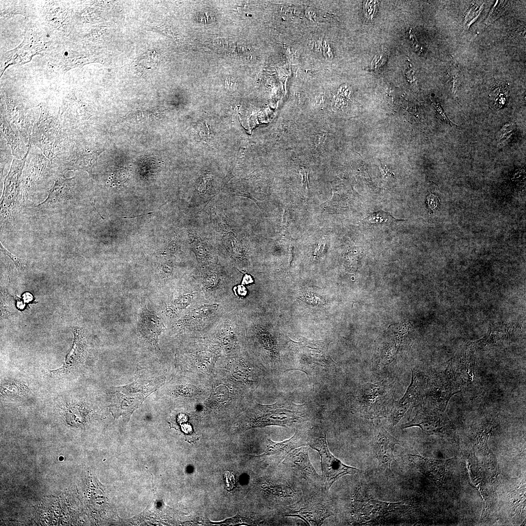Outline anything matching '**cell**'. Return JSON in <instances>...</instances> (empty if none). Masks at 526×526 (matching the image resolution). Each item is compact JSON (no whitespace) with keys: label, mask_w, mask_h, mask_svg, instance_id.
Wrapping results in <instances>:
<instances>
[{"label":"cell","mask_w":526,"mask_h":526,"mask_svg":"<svg viewBox=\"0 0 526 526\" xmlns=\"http://www.w3.org/2000/svg\"><path fill=\"white\" fill-rule=\"evenodd\" d=\"M394 392L395 383L390 378L361 385L349 396L351 411L367 419L387 417L394 406Z\"/></svg>","instance_id":"6da1fadb"},{"label":"cell","mask_w":526,"mask_h":526,"mask_svg":"<svg viewBox=\"0 0 526 526\" xmlns=\"http://www.w3.org/2000/svg\"><path fill=\"white\" fill-rule=\"evenodd\" d=\"M290 339L293 353L292 363L286 371L296 370L315 378H324L338 369L328 350V344L323 341L310 340L299 337Z\"/></svg>","instance_id":"7a4b0ae2"},{"label":"cell","mask_w":526,"mask_h":526,"mask_svg":"<svg viewBox=\"0 0 526 526\" xmlns=\"http://www.w3.org/2000/svg\"><path fill=\"white\" fill-rule=\"evenodd\" d=\"M335 514V507L324 487L308 485L300 499L286 507L284 517L301 519L308 526H321L327 518Z\"/></svg>","instance_id":"3957f363"},{"label":"cell","mask_w":526,"mask_h":526,"mask_svg":"<svg viewBox=\"0 0 526 526\" xmlns=\"http://www.w3.org/2000/svg\"><path fill=\"white\" fill-rule=\"evenodd\" d=\"M315 418L305 404H296L286 400L269 406H258L250 423L252 427L276 425L291 427Z\"/></svg>","instance_id":"277c9868"},{"label":"cell","mask_w":526,"mask_h":526,"mask_svg":"<svg viewBox=\"0 0 526 526\" xmlns=\"http://www.w3.org/2000/svg\"><path fill=\"white\" fill-rule=\"evenodd\" d=\"M425 376L423 402L444 411L451 398L461 392L452 359L431 370Z\"/></svg>","instance_id":"5b68a950"},{"label":"cell","mask_w":526,"mask_h":526,"mask_svg":"<svg viewBox=\"0 0 526 526\" xmlns=\"http://www.w3.org/2000/svg\"><path fill=\"white\" fill-rule=\"evenodd\" d=\"M307 445L319 454L321 477L324 486L328 491L333 483L342 476L354 475L361 471L359 469L345 465L331 453L326 440V431L322 427L316 426L309 430Z\"/></svg>","instance_id":"8992f818"},{"label":"cell","mask_w":526,"mask_h":526,"mask_svg":"<svg viewBox=\"0 0 526 526\" xmlns=\"http://www.w3.org/2000/svg\"><path fill=\"white\" fill-rule=\"evenodd\" d=\"M414 418L402 424L401 429L419 427L428 434H448L451 432V424L444 411L423 403Z\"/></svg>","instance_id":"52a82bcc"},{"label":"cell","mask_w":526,"mask_h":526,"mask_svg":"<svg viewBox=\"0 0 526 526\" xmlns=\"http://www.w3.org/2000/svg\"><path fill=\"white\" fill-rule=\"evenodd\" d=\"M31 138L48 158H53L57 153L61 139L60 122L59 119L41 115L34 125Z\"/></svg>","instance_id":"ba28073f"},{"label":"cell","mask_w":526,"mask_h":526,"mask_svg":"<svg viewBox=\"0 0 526 526\" xmlns=\"http://www.w3.org/2000/svg\"><path fill=\"white\" fill-rule=\"evenodd\" d=\"M371 447L380 468L386 475L390 473L392 463L395 461L394 451L401 442L393 437L381 424H374L371 438Z\"/></svg>","instance_id":"9c48e42d"},{"label":"cell","mask_w":526,"mask_h":526,"mask_svg":"<svg viewBox=\"0 0 526 526\" xmlns=\"http://www.w3.org/2000/svg\"><path fill=\"white\" fill-rule=\"evenodd\" d=\"M308 450V445L296 449L286 456L282 463L309 485L324 487L321 476L316 472L310 460Z\"/></svg>","instance_id":"30bf717a"},{"label":"cell","mask_w":526,"mask_h":526,"mask_svg":"<svg viewBox=\"0 0 526 526\" xmlns=\"http://www.w3.org/2000/svg\"><path fill=\"white\" fill-rule=\"evenodd\" d=\"M474 348V343L469 344L457 362L452 361L461 391L473 397L477 395L479 392V387L475 376Z\"/></svg>","instance_id":"8fae6325"},{"label":"cell","mask_w":526,"mask_h":526,"mask_svg":"<svg viewBox=\"0 0 526 526\" xmlns=\"http://www.w3.org/2000/svg\"><path fill=\"white\" fill-rule=\"evenodd\" d=\"M194 278L201 291L206 295L212 297L222 293L228 282L225 271L217 263L199 266Z\"/></svg>","instance_id":"7c38bea8"},{"label":"cell","mask_w":526,"mask_h":526,"mask_svg":"<svg viewBox=\"0 0 526 526\" xmlns=\"http://www.w3.org/2000/svg\"><path fill=\"white\" fill-rule=\"evenodd\" d=\"M308 432L309 430L306 428H297L294 435L288 439L280 442L268 439V444L264 452L257 456L273 457L278 465L293 450L307 445Z\"/></svg>","instance_id":"4fadbf2b"},{"label":"cell","mask_w":526,"mask_h":526,"mask_svg":"<svg viewBox=\"0 0 526 526\" xmlns=\"http://www.w3.org/2000/svg\"><path fill=\"white\" fill-rule=\"evenodd\" d=\"M220 309L217 303H205L192 308L186 313L175 323L178 330L194 329L209 323L216 317Z\"/></svg>","instance_id":"5bb4252c"},{"label":"cell","mask_w":526,"mask_h":526,"mask_svg":"<svg viewBox=\"0 0 526 526\" xmlns=\"http://www.w3.org/2000/svg\"><path fill=\"white\" fill-rule=\"evenodd\" d=\"M164 328L163 319L146 306L139 314L137 329L139 334L152 346H157L158 338Z\"/></svg>","instance_id":"9a60e30c"},{"label":"cell","mask_w":526,"mask_h":526,"mask_svg":"<svg viewBox=\"0 0 526 526\" xmlns=\"http://www.w3.org/2000/svg\"><path fill=\"white\" fill-rule=\"evenodd\" d=\"M411 382L403 397L397 400L403 404H409L412 409L424 402L426 385V376L415 369L412 370Z\"/></svg>","instance_id":"2e32d148"},{"label":"cell","mask_w":526,"mask_h":526,"mask_svg":"<svg viewBox=\"0 0 526 526\" xmlns=\"http://www.w3.org/2000/svg\"><path fill=\"white\" fill-rule=\"evenodd\" d=\"M104 150H83L77 151L70 162V170H83L92 175L93 169L96 165L100 154Z\"/></svg>","instance_id":"e0dca14e"},{"label":"cell","mask_w":526,"mask_h":526,"mask_svg":"<svg viewBox=\"0 0 526 526\" xmlns=\"http://www.w3.org/2000/svg\"><path fill=\"white\" fill-rule=\"evenodd\" d=\"M197 294L192 291L177 294L167 305L166 314L170 318L177 317L190 305Z\"/></svg>","instance_id":"ac0fdd59"},{"label":"cell","mask_w":526,"mask_h":526,"mask_svg":"<svg viewBox=\"0 0 526 526\" xmlns=\"http://www.w3.org/2000/svg\"><path fill=\"white\" fill-rule=\"evenodd\" d=\"M0 129L1 132L11 147L13 155L16 159H22L25 153L24 144L21 139L12 129L9 121L4 118L0 119Z\"/></svg>","instance_id":"d6986e66"},{"label":"cell","mask_w":526,"mask_h":526,"mask_svg":"<svg viewBox=\"0 0 526 526\" xmlns=\"http://www.w3.org/2000/svg\"><path fill=\"white\" fill-rule=\"evenodd\" d=\"M199 266L216 263V256L212 247L200 237L194 240L191 244Z\"/></svg>","instance_id":"ffe728a7"},{"label":"cell","mask_w":526,"mask_h":526,"mask_svg":"<svg viewBox=\"0 0 526 526\" xmlns=\"http://www.w3.org/2000/svg\"><path fill=\"white\" fill-rule=\"evenodd\" d=\"M74 180V177L57 178L55 181L54 186L49 191L46 199L38 205V206L66 198L72 188Z\"/></svg>","instance_id":"44dd1931"},{"label":"cell","mask_w":526,"mask_h":526,"mask_svg":"<svg viewBox=\"0 0 526 526\" xmlns=\"http://www.w3.org/2000/svg\"><path fill=\"white\" fill-rule=\"evenodd\" d=\"M83 347V340L81 337L75 336L73 348L67 355L64 364L60 368L51 371L50 375L52 376H60L75 366L80 359Z\"/></svg>","instance_id":"7402d4cb"},{"label":"cell","mask_w":526,"mask_h":526,"mask_svg":"<svg viewBox=\"0 0 526 526\" xmlns=\"http://www.w3.org/2000/svg\"><path fill=\"white\" fill-rule=\"evenodd\" d=\"M411 409L409 404H403L394 401L393 407L387 417L389 429L392 430L401 420L406 412Z\"/></svg>","instance_id":"603a6c76"},{"label":"cell","mask_w":526,"mask_h":526,"mask_svg":"<svg viewBox=\"0 0 526 526\" xmlns=\"http://www.w3.org/2000/svg\"><path fill=\"white\" fill-rule=\"evenodd\" d=\"M255 328L258 338L264 347L278 357L277 344L271 334L262 325H257Z\"/></svg>","instance_id":"cb8c5ba5"},{"label":"cell","mask_w":526,"mask_h":526,"mask_svg":"<svg viewBox=\"0 0 526 526\" xmlns=\"http://www.w3.org/2000/svg\"><path fill=\"white\" fill-rule=\"evenodd\" d=\"M212 47L221 53H241V47H239L237 42L230 39L219 38L211 43Z\"/></svg>","instance_id":"d4e9b609"},{"label":"cell","mask_w":526,"mask_h":526,"mask_svg":"<svg viewBox=\"0 0 526 526\" xmlns=\"http://www.w3.org/2000/svg\"><path fill=\"white\" fill-rule=\"evenodd\" d=\"M508 96L507 86L502 85L494 89L490 95L491 103L493 108L498 110L504 106Z\"/></svg>","instance_id":"484cf974"},{"label":"cell","mask_w":526,"mask_h":526,"mask_svg":"<svg viewBox=\"0 0 526 526\" xmlns=\"http://www.w3.org/2000/svg\"><path fill=\"white\" fill-rule=\"evenodd\" d=\"M159 58V54L155 51L150 50L143 55L137 61L138 66L141 71H147L154 68Z\"/></svg>","instance_id":"4316f807"},{"label":"cell","mask_w":526,"mask_h":526,"mask_svg":"<svg viewBox=\"0 0 526 526\" xmlns=\"http://www.w3.org/2000/svg\"><path fill=\"white\" fill-rule=\"evenodd\" d=\"M399 221H404V220L396 219L390 213L382 210H379L371 213L368 217L361 221L360 222L369 224H380Z\"/></svg>","instance_id":"83f0119b"},{"label":"cell","mask_w":526,"mask_h":526,"mask_svg":"<svg viewBox=\"0 0 526 526\" xmlns=\"http://www.w3.org/2000/svg\"><path fill=\"white\" fill-rule=\"evenodd\" d=\"M151 30L161 33L167 37H169L176 41H178L179 37L177 33L173 30V28L165 24H158L151 27Z\"/></svg>","instance_id":"f1b7e54d"},{"label":"cell","mask_w":526,"mask_h":526,"mask_svg":"<svg viewBox=\"0 0 526 526\" xmlns=\"http://www.w3.org/2000/svg\"><path fill=\"white\" fill-rule=\"evenodd\" d=\"M0 251L5 255L9 257L14 263L15 266L18 270H23L27 266V261L25 259L19 258L7 250L0 243Z\"/></svg>","instance_id":"f546056e"},{"label":"cell","mask_w":526,"mask_h":526,"mask_svg":"<svg viewBox=\"0 0 526 526\" xmlns=\"http://www.w3.org/2000/svg\"><path fill=\"white\" fill-rule=\"evenodd\" d=\"M303 300L307 303L316 306L324 305V301L320 296L312 292H306L303 295Z\"/></svg>","instance_id":"4dcf8cb0"},{"label":"cell","mask_w":526,"mask_h":526,"mask_svg":"<svg viewBox=\"0 0 526 526\" xmlns=\"http://www.w3.org/2000/svg\"><path fill=\"white\" fill-rule=\"evenodd\" d=\"M211 179V177L210 174H206L203 176L197 184L196 187L197 190L201 193H205L210 186Z\"/></svg>","instance_id":"1f68e13d"},{"label":"cell","mask_w":526,"mask_h":526,"mask_svg":"<svg viewBox=\"0 0 526 526\" xmlns=\"http://www.w3.org/2000/svg\"><path fill=\"white\" fill-rule=\"evenodd\" d=\"M386 60V56L383 53H378L373 58L371 64V68L373 70H378L383 65L384 62Z\"/></svg>","instance_id":"d6a6232c"},{"label":"cell","mask_w":526,"mask_h":526,"mask_svg":"<svg viewBox=\"0 0 526 526\" xmlns=\"http://www.w3.org/2000/svg\"><path fill=\"white\" fill-rule=\"evenodd\" d=\"M376 1H367L365 5V17L367 20H371L374 15Z\"/></svg>","instance_id":"836d02e7"},{"label":"cell","mask_w":526,"mask_h":526,"mask_svg":"<svg viewBox=\"0 0 526 526\" xmlns=\"http://www.w3.org/2000/svg\"><path fill=\"white\" fill-rule=\"evenodd\" d=\"M504 7V5L501 6L500 7L499 6L494 7L489 13L487 22L489 23L492 22L493 20L496 19L497 16H500L501 15L500 13L503 12V9Z\"/></svg>","instance_id":"e575fe53"},{"label":"cell","mask_w":526,"mask_h":526,"mask_svg":"<svg viewBox=\"0 0 526 526\" xmlns=\"http://www.w3.org/2000/svg\"><path fill=\"white\" fill-rule=\"evenodd\" d=\"M435 108L436 109L437 113H438V116L442 121H443L444 122H446V123L449 124L451 126H452L453 124L455 125V124H453L452 122H451L448 119V118L447 117V115H446V114L445 113V111H444L443 109L442 108V107H441V106L439 104H436V105L435 106Z\"/></svg>","instance_id":"d590c367"},{"label":"cell","mask_w":526,"mask_h":526,"mask_svg":"<svg viewBox=\"0 0 526 526\" xmlns=\"http://www.w3.org/2000/svg\"><path fill=\"white\" fill-rule=\"evenodd\" d=\"M427 201L430 209L433 210L437 206L439 199L436 196L430 194L427 196Z\"/></svg>","instance_id":"8d00e7d4"},{"label":"cell","mask_w":526,"mask_h":526,"mask_svg":"<svg viewBox=\"0 0 526 526\" xmlns=\"http://www.w3.org/2000/svg\"><path fill=\"white\" fill-rule=\"evenodd\" d=\"M300 173L301 176V182L304 188L306 189H308V173L309 171L307 169L304 168L301 169L300 170Z\"/></svg>","instance_id":"74e56055"},{"label":"cell","mask_w":526,"mask_h":526,"mask_svg":"<svg viewBox=\"0 0 526 526\" xmlns=\"http://www.w3.org/2000/svg\"><path fill=\"white\" fill-rule=\"evenodd\" d=\"M197 17L198 20L203 23H209L213 19V18L207 13L200 14Z\"/></svg>","instance_id":"f35d334b"},{"label":"cell","mask_w":526,"mask_h":526,"mask_svg":"<svg viewBox=\"0 0 526 526\" xmlns=\"http://www.w3.org/2000/svg\"><path fill=\"white\" fill-rule=\"evenodd\" d=\"M325 244V241L324 239L323 238L315 249L314 254L316 257H318L322 254Z\"/></svg>","instance_id":"ab89813d"},{"label":"cell","mask_w":526,"mask_h":526,"mask_svg":"<svg viewBox=\"0 0 526 526\" xmlns=\"http://www.w3.org/2000/svg\"><path fill=\"white\" fill-rule=\"evenodd\" d=\"M512 124H507L504 126L501 131H500V139H502L504 137H505L507 133L511 132L512 131Z\"/></svg>","instance_id":"60d3db41"},{"label":"cell","mask_w":526,"mask_h":526,"mask_svg":"<svg viewBox=\"0 0 526 526\" xmlns=\"http://www.w3.org/2000/svg\"><path fill=\"white\" fill-rule=\"evenodd\" d=\"M228 474H229V478H228V477L225 475V478H226L225 484H226V488H228L229 490H230V489H232L233 487H234V484L235 481H234V476H233V475L229 472H228Z\"/></svg>","instance_id":"b9f144b4"},{"label":"cell","mask_w":526,"mask_h":526,"mask_svg":"<svg viewBox=\"0 0 526 526\" xmlns=\"http://www.w3.org/2000/svg\"><path fill=\"white\" fill-rule=\"evenodd\" d=\"M238 295L240 296H245L247 293L246 288L243 285V284L238 285L236 287V291Z\"/></svg>","instance_id":"7bdbcfd3"},{"label":"cell","mask_w":526,"mask_h":526,"mask_svg":"<svg viewBox=\"0 0 526 526\" xmlns=\"http://www.w3.org/2000/svg\"><path fill=\"white\" fill-rule=\"evenodd\" d=\"M253 280L251 276L247 274H245L243 278L242 282V284H248L253 282Z\"/></svg>","instance_id":"ee69618b"},{"label":"cell","mask_w":526,"mask_h":526,"mask_svg":"<svg viewBox=\"0 0 526 526\" xmlns=\"http://www.w3.org/2000/svg\"><path fill=\"white\" fill-rule=\"evenodd\" d=\"M288 213V208L287 207H285L282 218V223L283 225H285L287 222V217Z\"/></svg>","instance_id":"f6af8a7d"},{"label":"cell","mask_w":526,"mask_h":526,"mask_svg":"<svg viewBox=\"0 0 526 526\" xmlns=\"http://www.w3.org/2000/svg\"><path fill=\"white\" fill-rule=\"evenodd\" d=\"M413 71L412 69H411V68H410V69H409L407 71V72L406 73V75H407V78L409 79H410V80H411L412 79V78H413Z\"/></svg>","instance_id":"bcb514c9"},{"label":"cell","mask_w":526,"mask_h":526,"mask_svg":"<svg viewBox=\"0 0 526 526\" xmlns=\"http://www.w3.org/2000/svg\"><path fill=\"white\" fill-rule=\"evenodd\" d=\"M24 295H25V296H23V299H24V300H25V301H31V298H32V297H31V296H29V295H30V294H29L26 293V294H24Z\"/></svg>","instance_id":"7dc6e473"},{"label":"cell","mask_w":526,"mask_h":526,"mask_svg":"<svg viewBox=\"0 0 526 526\" xmlns=\"http://www.w3.org/2000/svg\"><path fill=\"white\" fill-rule=\"evenodd\" d=\"M68 54H68V52H64V55H65V56H67L68 55Z\"/></svg>","instance_id":"c3c4849f"},{"label":"cell","mask_w":526,"mask_h":526,"mask_svg":"<svg viewBox=\"0 0 526 526\" xmlns=\"http://www.w3.org/2000/svg\"><path fill=\"white\" fill-rule=\"evenodd\" d=\"M46 37H47V38H49V37H50V35H49V34H47V35H46Z\"/></svg>","instance_id":"681fc988"}]
</instances>
